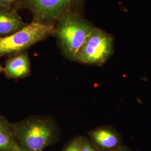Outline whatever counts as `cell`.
I'll return each mask as SVG.
<instances>
[{
  "mask_svg": "<svg viewBox=\"0 0 151 151\" xmlns=\"http://www.w3.org/2000/svg\"><path fill=\"white\" fill-rule=\"evenodd\" d=\"M12 124L16 142L24 151H43L59 135L57 123L50 116H29Z\"/></svg>",
  "mask_w": 151,
  "mask_h": 151,
  "instance_id": "cell-1",
  "label": "cell"
},
{
  "mask_svg": "<svg viewBox=\"0 0 151 151\" xmlns=\"http://www.w3.org/2000/svg\"><path fill=\"white\" fill-rule=\"evenodd\" d=\"M95 27L84 16L70 14L56 23L52 36L57 39L58 46L65 57L74 61L77 53Z\"/></svg>",
  "mask_w": 151,
  "mask_h": 151,
  "instance_id": "cell-2",
  "label": "cell"
},
{
  "mask_svg": "<svg viewBox=\"0 0 151 151\" xmlns=\"http://www.w3.org/2000/svg\"><path fill=\"white\" fill-rule=\"evenodd\" d=\"M86 0H18L15 10L32 13V22L55 26L60 19L70 14L84 16Z\"/></svg>",
  "mask_w": 151,
  "mask_h": 151,
  "instance_id": "cell-3",
  "label": "cell"
},
{
  "mask_svg": "<svg viewBox=\"0 0 151 151\" xmlns=\"http://www.w3.org/2000/svg\"><path fill=\"white\" fill-rule=\"evenodd\" d=\"M53 25L33 22L11 35L0 38V58L21 54L34 44L53 35Z\"/></svg>",
  "mask_w": 151,
  "mask_h": 151,
  "instance_id": "cell-4",
  "label": "cell"
},
{
  "mask_svg": "<svg viewBox=\"0 0 151 151\" xmlns=\"http://www.w3.org/2000/svg\"><path fill=\"white\" fill-rule=\"evenodd\" d=\"M114 45L113 36L96 27L87 38L74 61L82 64L101 66L113 54Z\"/></svg>",
  "mask_w": 151,
  "mask_h": 151,
  "instance_id": "cell-5",
  "label": "cell"
},
{
  "mask_svg": "<svg viewBox=\"0 0 151 151\" xmlns=\"http://www.w3.org/2000/svg\"><path fill=\"white\" fill-rule=\"evenodd\" d=\"M89 139L99 151H111L122 146V138L113 128L99 127L88 132Z\"/></svg>",
  "mask_w": 151,
  "mask_h": 151,
  "instance_id": "cell-6",
  "label": "cell"
},
{
  "mask_svg": "<svg viewBox=\"0 0 151 151\" xmlns=\"http://www.w3.org/2000/svg\"><path fill=\"white\" fill-rule=\"evenodd\" d=\"M28 24L15 9L0 6V38L18 32Z\"/></svg>",
  "mask_w": 151,
  "mask_h": 151,
  "instance_id": "cell-7",
  "label": "cell"
},
{
  "mask_svg": "<svg viewBox=\"0 0 151 151\" xmlns=\"http://www.w3.org/2000/svg\"><path fill=\"white\" fill-rule=\"evenodd\" d=\"M4 72L7 78L11 79L22 78L30 75V61L27 51L10 57L6 62Z\"/></svg>",
  "mask_w": 151,
  "mask_h": 151,
  "instance_id": "cell-8",
  "label": "cell"
},
{
  "mask_svg": "<svg viewBox=\"0 0 151 151\" xmlns=\"http://www.w3.org/2000/svg\"><path fill=\"white\" fill-rule=\"evenodd\" d=\"M0 151H24L19 146L12 123L0 115Z\"/></svg>",
  "mask_w": 151,
  "mask_h": 151,
  "instance_id": "cell-9",
  "label": "cell"
},
{
  "mask_svg": "<svg viewBox=\"0 0 151 151\" xmlns=\"http://www.w3.org/2000/svg\"><path fill=\"white\" fill-rule=\"evenodd\" d=\"M82 140V136H76L65 145L62 151H81Z\"/></svg>",
  "mask_w": 151,
  "mask_h": 151,
  "instance_id": "cell-10",
  "label": "cell"
},
{
  "mask_svg": "<svg viewBox=\"0 0 151 151\" xmlns=\"http://www.w3.org/2000/svg\"><path fill=\"white\" fill-rule=\"evenodd\" d=\"M81 151H99L86 137L82 136Z\"/></svg>",
  "mask_w": 151,
  "mask_h": 151,
  "instance_id": "cell-11",
  "label": "cell"
},
{
  "mask_svg": "<svg viewBox=\"0 0 151 151\" xmlns=\"http://www.w3.org/2000/svg\"><path fill=\"white\" fill-rule=\"evenodd\" d=\"M18 0H0V6L15 9Z\"/></svg>",
  "mask_w": 151,
  "mask_h": 151,
  "instance_id": "cell-12",
  "label": "cell"
},
{
  "mask_svg": "<svg viewBox=\"0 0 151 151\" xmlns=\"http://www.w3.org/2000/svg\"><path fill=\"white\" fill-rule=\"evenodd\" d=\"M111 151H130V150L129 149H128V148H127L126 147L122 145V146H120L118 148H116V149H115V150H114Z\"/></svg>",
  "mask_w": 151,
  "mask_h": 151,
  "instance_id": "cell-13",
  "label": "cell"
},
{
  "mask_svg": "<svg viewBox=\"0 0 151 151\" xmlns=\"http://www.w3.org/2000/svg\"><path fill=\"white\" fill-rule=\"evenodd\" d=\"M4 72V67H2V66L0 64V74Z\"/></svg>",
  "mask_w": 151,
  "mask_h": 151,
  "instance_id": "cell-14",
  "label": "cell"
}]
</instances>
